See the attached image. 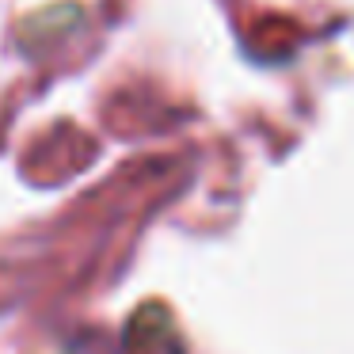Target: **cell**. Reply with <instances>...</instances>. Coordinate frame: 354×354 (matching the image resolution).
Masks as SVG:
<instances>
[{
  "label": "cell",
  "mask_w": 354,
  "mask_h": 354,
  "mask_svg": "<svg viewBox=\"0 0 354 354\" xmlns=\"http://www.w3.org/2000/svg\"><path fill=\"white\" fill-rule=\"evenodd\" d=\"M84 19V8L80 4H50V8H39L35 16H27L24 24H19V42H24V50H46L54 46L57 39H65V35L73 31V27Z\"/></svg>",
  "instance_id": "6da1fadb"
}]
</instances>
